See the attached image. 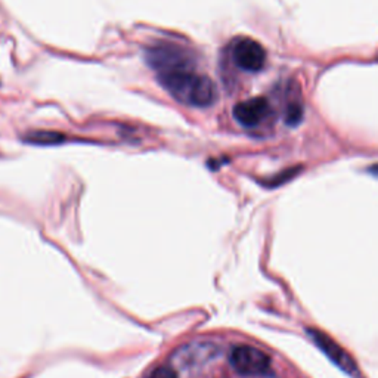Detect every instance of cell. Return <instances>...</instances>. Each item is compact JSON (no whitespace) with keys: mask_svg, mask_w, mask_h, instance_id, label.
I'll list each match as a JSON object with an SVG mask.
<instances>
[{"mask_svg":"<svg viewBox=\"0 0 378 378\" xmlns=\"http://www.w3.org/2000/svg\"><path fill=\"white\" fill-rule=\"evenodd\" d=\"M232 58L236 67H240L244 71L257 73L265 67L266 51L258 42L244 37L234 45Z\"/></svg>","mask_w":378,"mask_h":378,"instance_id":"cell-2","label":"cell"},{"mask_svg":"<svg viewBox=\"0 0 378 378\" xmlns=\"http://www.w3.org/2000/svg\"><path fill=\"white\" fill-rule=\"evenodd\" d=\"M148 378H177L176 373L168 366H160L151 373Z\"/></svg>","mask_w":378,"mask_h":378,"instance_id":"cell-8","label":"cell"},{"mask_svg":"<svg viewBox=\"0 0 378 378\" xmlns=\"http://www.w3.org/2000/svg\"><path fill=\"white\" fill-rule=\"evenodd\" d=\"M271 111L269 101L266 98H252L247 101L238 102L234 107L235 120L244 127H254L260 124Z\"/></svg>","mask_w":378,"mask_h":378,"instance_id":"cell-3","label":"cell"},{"mask_svg":"<svg viewBox=\"0 0 378 378\" xmlns=\"http://www.w3.org/2000/svg\"><path fill=\"white\" fill-rule=\"evenodd\" d=\"M307 333L311 334L312 340L316 343V346L330 357V359L338 366L342 368L343 371L347 374H356V364L349 356V353L344 352L340 346H338L335 342H333L330 337L325 335L324 333L318 331V330H307Z\"/></svg>","mask_w":378,"mask_h":378,"instance_id":"cell-4","label":"cell"},{"mask_svg":"<svg viewBox=\"0 0 378 378\" xmlns=\"http://www.w3.org/2000/svg\"><path fill=\"white\" fill-rule=\"evenodd\" d=\"M231 365L241 375L257 377L271 370V359L265 352L250 346L235 347L231 353Z\"/></svg>","mask_w":378,"mask_h":378,"instance_id":"cell-1","label":"cell"},{"mask_svg":"<svg viewBox=\"0 0 378 378\" xmlns=\"http://www.w3.org/2000/svg\"><path fill=\"white\" fill-rule=\"evenodd\" d=\"M303 118V108L298 104H291L287 109V115L285 120L290 126H297L298 123L302 122Z\"/></svg>","mask_w":378,"mask_h":378,"instance_id":"cell-7","label":"cell"},{"mask_svg":"<svg viewBox=\"0 0 378 378\" xmlns=\"http://www.w3.org/2000/svg\"><path fill=\"white\" fill-rule=\"evenodd\" d=\"M216 101V87L214 83L207 76L198 74L195 82L188 93L186 104L194 107H210Z\"/></svg>","mask_w":378,"mask_h":378,"instance_id":"cell-5","label":"cell"},{"mask_svg":"<svg viewBox=\"0 0 378 378\" xmlns=\"http://www.w3.org/2000/svg\"><path fill=\"white\" fill-rule=\"evenodd\" d=\"M64 135L58 133V132H51V131H36V132H30L25 135L24 141L27 144H33V145H58L64 141Z\"/></svg>","mask_w":378,"mask_h":378,"instance_id":"cell-6","label":"cell"}]
</instances>
